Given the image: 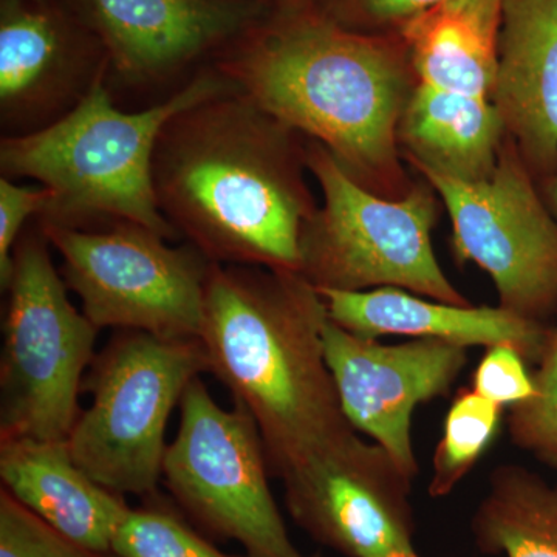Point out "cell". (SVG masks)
<instances>
[{"label": "cell", "mask_w": 557, "mask_h": 557, "mask_svg": "<svg viewBox=\"0 0 557 557\" xmlns=\"http://www.w3.org/2000/svg\"><path fill=\"white\" fill-rule=\"evenodd\" d=\"M471 531L483 555L557 557V483L522 465H500L491 472Z\"/></svg>", "instance_id": "cell-20"}, {"label": "cell", "mask_w": 557, "mask_h": 557, "mask_svg": "<svg viewBox=\"0 0 557 557\" xmlns=\"http://www.w3.org/2000/svg\"><path fill=\"white\" fill-rule=\"evenodd\" d=\"M327 321L324 298L298 271L209 270L199 335L208 373L255 418L281 480L358 434L325 362Z\"/></svg>", "instance_id": "cell-3"}, {"label": "cell", "mask_w": 557, "mask_h": 557, "mask_svg": "<svg viewBox=\"0 0 557 557\" xmlns=\"http://www.w3.org/2000/svg\"><path fill=\"white\" fill-rule=\"evenodd\" d=\"M533 380V397L509 412V440L539 463L557 471V318L549 325Z\"/></svg>", "instance_id": "cell-22"}, {"label": "cell", "mask_w": 557, "mask_h": 557, "mask_svg": "<svg viewBox=\"0 0 557 557\" xmlns=\"http://www.w3.org/2000/svg\"><path fill=\"white\" fill-rule=\"evenodd\" d=\"M528 361L512 346L498 344L487 347L472 375V388L496 405L515 408L533 397V373Z\"/></svg>", "instance_id": "cell-26"}, {"label": "cell", "mask_w": 557, "mask_h": 557, "mask_svg": "<svg viewBox=\"0 0 557 557\" xmlns=\"http://www.w3.org/2000/svg\"><path fill=\"white\" fill-rule=\"evenodd\" d=\"M295 522L346 557L416 548L409 479L386 449L358 434L282 479Z\"/></svg>", "instance_id": "cell-11"}, {"label": "cell", "mask_w": 557, "mask_h": 557, "mask_svg": "<svg viewBox=\"0 0 557 557\" xmlns=\"http://www.w3.org/2000/svg\"><path fill=\"white\" fill-rule=\"evenodd\" d=\"M504 120L485 98L418 83L398 124L403 159L420 175L483 182L507 139Z\"/></svg>", "instance_id": "cell-18"}, {"label": "cell", "mask_w": 557, "mask_h": 557, "mask_svg": "<svg viewBox=\"0 0 557 557\" xmlns=\"http://www.w3.org/2000/svg\"><path fill=\"white\" fill-rule=\"evenodd\" d=\"M314 5L313 0H278V9H300Z\"/></svg>", "instance_id": "cell-29"}, {"label": "cell", "mask_w": 557, "mask_h": 557, "mask_svg": "<svg viewBox=\"0 0 557 557\" xmlns=\"http://www.w3.org/2000/svg\"><path fill=\"white\" fill-rule=\"evenodd\" d=\"M237 90L214 67L200 70L170 97L137 112L116 108L108 78L64 119L46 129L0 139V172L30 178L51 190L36 222L65 228H100L134 222L168 240L177 231L161 214L152 185V159L164 124L207 98Z\"/></svg>", "instance_id": "cell-4"}, {"label": "cell", "mask_w": 557, "mask_h": 557, "mask_svg": "<svg viewBox=\"0 0 557 557\" xmlns=\"http://www.w3.org/2000/svg\"><path fill=\"white\" fill-rule=\"evenodd\" d=\"M200 338L119 330L95 355L67 448L95 482L120 496H152L163 474L166 428L190 381L208 373Z\"/></svg>", "instance_id": "cell-6"}, {"label": "cell", "mask_w": 557, "mask_h": 557, "mask_svg": "<svg viewBox=\"0 0 557 557\" xmlns=\"http://www.w3.org/2000/svg\"><path fill=\"white\" fill-rule=\"evenodd\" d=\"M212 67L274 119L329 149L362 188L401 199L398 124L418 79L399 35H366L317 7L281 9L230 44Z\"/></svg>", "instance_id": "cell-1"}, {"label": "cell", "mask_w": 557, "mask_h": 557, "mask_svg": "<svg viewBox=\"0 0 557 557\" xmlns=\"http://www.w3.org/2000/svg\"><path fill=\"white\" fill-rule=\"evenodd\" d=\"M51 203V190L46 186L16 185L14 180L0 177V285H9L13 271V252L17 240L32 218L38 219Z\"/></svg>", "instance_id": "cell-27"}, {"label": "cell", "mask_w": 557, "mask_h": 557, "mask_svg": "<svg viewBox=\"0 0 557 557\" xmlns=\"http://www.w3.org/2000/svg\"><path fill=\"white\" fill-rule=\"evenodd\" d=\"M317 9L341 27L366 35L398 32L443 0H318Z\"/></svg>", "instance_id": "cell-25"}, {"label": "cell", "mask_w": 557, "mask_h": 557, "mask_svg": "<svg viewBox=\"0 0 557 557\" xmlns=\"http://www.w3.org/2000/svg\"><path fill=\"white\" fill-rule=\"evenodd\" d=\"M115 557H239L220 552L161 507L129 509L112 544ZM249 557V556H244Z\"/></svg>", "instance_id": "cell-23"}, {"label": "cell", "mask_w": 557, "mask_h": 557, "mask_svg": "<svg viewBox=\"0 0 557 557\" xmlns=\"http://www.w3.org/2000/svg\"><path fill=\"white\" fill-rule=\"evenodd\" d=\"M39 0H3L0 20L2 137L46 129L109 78L101 42Z\"/></svg>", "instance_id": "cell-14"}, {"label": "cell", "mask_w": 557, "mask_h": 557, "mask_svg": "<svg viewBox=\"0 0 557 557\" xmlns=\"http://www.w3.org/2000/svg\"><path fill=\"white\" fill-rule=\"evenodd\" d=\"M325 362L348 423L387 450L398 468L416 479L413 410L448 397L468 364V348L440 339L387 346L355 335L333 321L324 327Z\"/></svg>", "instance_id": "cell-12"}, {"label": "cell", "mask_w": 557, "mask_h": 557, "mask_svg": "<svg viewBox=\"0 0 557 557\" xmlns=\"http://www.w3.org/2000/svg\"><path fill=\"white\" fill-rule=\"evenodd\" d=\"M502 413V406L482 397L472 387H461L457 392L445 418L443 437L435 449L429 496H449L460 485L493 445Z\"/></svg>", "instance_id": "cell-21"}, {"label": "cell", "mask_w": 557, "mask_h": 557, "mask_svg": "<svg viewBox=\"0 0 557 557\" xmlns=\"http://www.w3.org/2000/svg\"><path fill=\"white\" fill-rule=\"evenodd\" d=\"M109 60V87L153 90L269 14L263 0H83Z\"/></svg>", "instance_id": "cell-13"}, {"label": "cell", "mask_w": 557, "mask_h": 557, "mask_svg": "<svg viewBox=\"0 0 557 557\" xmlns=\"http://www.w3.org/2000/svg\"><path fill=\"white\" fill-rule=\"evenodd\" d=\"M0 557H102L62 536L46 520L0 491Z\"/></svg>", "instance_id": "cell-24"}, {"label": "cell", "mask_w": 557, "mask_h": 557, "mask_svg": "<svg viewBox=\"0 0 557 557\" xmlns=\"http://www.w3.org/2000/svg\"><path fill=\"white\" fill-rule=\"evenodd\" d=\"M504 0H443L398 35L418 83L491 100L498 69Z\"/></svg>", "instance_id": "cell-19"}, {"label": "cell", "mask_w": 557, "mask_h": 557, "mask_svg": "<svg viewBox=\"0 0 557 557\" xmlns=\"http://www.w3.org/2000/svg\"><path fill=\"white\" fill-rule=\"evenodd\" d=\"M453 223V255L493 278L498 307L552 324L557 318V219L507 137L493 174L479 183L421 175Z\"/></svg>", "instance_id": "cell-10"}, {"label": "cell", "mask_w": 557, "mask_h": 557, "mask_svg": "<svg viewBox=\"0 0 557 557\" xmlns=\"http://www.w3.org/2000/svg\"><path fill=\"white\" fill-rule=\"evenodd\" d=\"M306 137L239 90L180 110L160 132L152 185L180 239L212 263L298 271L318 209Z\"/></svg>", "instance_id": "cell-2"}, {"label": "cell", "mask_w": 557, "mask_h": 557, "mask_svg": "<svg viewBox=\"0 0 557 557\" xmlns=\"http://www.w3.org/2000/svg\"><path fill=\"white\" fill-rule=\"evenodd\" d=\"M539 189H541L542 197L545 203L557 219V170L553 174L539 180Z\"/></svg>", "instance_id": "cell-28"}, {"label": "cell", "mask_w": 557, "mask_h": 557, "mask_svg": "<svg viewBox=\"0 0 557 557\" xmlns=\"http://www.w3.org/2000/svg\"><path fill=\"white\" fill-rule=\"evenodd\" d=\"M38 223L13 252L0 358V438L67 442L100 329L73 306Z\"/></svg>", "instance_id": "cell-7"}, {"label": "cell", "mask_w": 557, "mask_h": 557, "mask_svg": "<svg viewBox=\"0 0 557 557\" xmlns=\"http://www.w3.org/2000/svg\"><path fill=\"white\" fill-rule=\"evenodd\" d=\"M318 289V288H317ZM330 321L339 327L379 339L403 335L416 339H440L463 347L507 344L537 364L549 325L519 317L502 307L453 306L397 287L341 292L318 289Z\"/></svg>", "instance_id": "cell-16"}, {"label": "cell", "mask_w": 557, "mask_h": 557, "mask_svg": "<svg viewBox=\"0 0 557 557\" xmlns=\"http://www.w3.org/2000/svg\"><path fill=\"white\" fill-rule=\"evenodd\" d=\"M384 557H421V556L418 555L416 548H409V549H399V552L391 553V555H387Z\"/></svg>", "instance_id": "cell-30"}, {"label": "cell", "mask_w": 557, "mask_h": 557, "mask_svg": "<svg viewBox=\"0 0 557 557\" xmlns=\"http://www.w3.org/2000/svg\"><path fill=\"white\" fill-rule=\"evenodd\" d=\"M38 225L60 252L61 276L95 327L199 338L212 265L200 249L188 242L171 247L134 222L90 230Z\"/></svg>", "instance_id": "cell-8"}, {"label": "cell", "mask_w": 557, "mask_h": 557, "mask_svg": "<svg viewBox=\"0 0 557 557\" xmlns=\"http://www.w3.org/2000/svg\"><path fill=\"white\" fill-rule=\"evenodd\" d=\"M491 101L533 177L557 170V0H504Z\"/></svg>", "instance_id": "cell-15"}, {"label": "cell", "mask_w": 557, "mask_h": 557, "mask_svg": "<svg viewBox=\"0 0 557 557\" xmlns=\"http://www.w3.org/2000/svg\"><path fill=\"white\" fill-rule=\"evenodd\" d=\"M178 408L161 479L180 507L218 536L239 542L249 557H321L300 552L288 536L251 413L236 403L222 408L200 376Z\"/></svg>", "instance_id": "cell-9"}, {"label": "cell", "mask_w": 557, "mask_h": 557, "mask_svg": "<svg viewBox=\"0 0 557 557\" xmlns=\"http://www.w3.org/2000/svg\"><path fill=\"white\" fill-rule=\"evenodd\" d=\"M0 479L11 496L62 536L94 555H112L131 508L75 463L67 442L0 438Z\"/></svg>", "instance_id": "cell-17"}, {"label": "cell", "mask_w": 557, "mask_h": 557, "mask_svg": "<svg viewBox=\"0 0 557 557\" xmlns=\"http://www.w3.org/2000/svg\"><path fill=\"white\" fill-rule=\"evenodd\" d=\"M306 161L322 205L304 225L299 273L318 289H408L453 306H471L440 267L432 245L437 190L423 178L401 199H384L346 174L321 143L306 138Z\"/></svg>", "instance_id": "cell-5"}]
</instances>
